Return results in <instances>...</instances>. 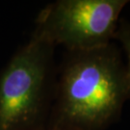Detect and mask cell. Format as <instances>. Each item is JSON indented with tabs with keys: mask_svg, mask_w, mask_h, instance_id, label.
I'll list each match as a JSON object with an SVG mask.
<instances>
[{
	"mask_svg": "<svg viewBox=\"0 0 130 130\" xmlns=\"http://www.w3.org/2000/svg\"><path fill=\"white\" fill-rule=\"evenodd\" d=\"M130 98L125 63L116 44L67 52L46 128L104 130Z\"/></svg>",
	"mask_w": 130,
	"mask_h": 130,
	"instance_id": "obj_1",
	"label": "cell"
},
{
	"mask_svg": "<svg viewBox=\"0 0 130 130\" xmlns=\"http://www.w3.org/2000/svg\"><path fill=\"white\" fill-rule=\"evenodd\" d=\"M115 40H118L119 42L121 44L122 49L124 50L126 55V78H127V84L129 89L130 93V22L127 20H120L118 29L115 34Z\"/></svg>",
	"mask_w": 130,
	"mask_h": 130,
	"instance_id": "obj_4",
	"label": "cell"
},
{
	"mask_svg": "<svg viewBox=\"0 0 130 130\" xmlns=\"http://www.w3.org/2000/svg\"><path fill=\"white\" fill-rule=\"evenodd\" d=\"M125 0H57L39 13L32 37L67 52L91 50L111 43Z\"/></svg>",
	"mask_w": 130,
	"mask_h": 130,
	"instance_id": "obj_3",
	"label": "cell"
},
{
	"mask_svg": "<svg viewBox=\"0 0 130 130\" xmlns=\"http://www.w3.org/2000/svg\"><path fill=\"white\" fill-rule=\"evenodd\" d=\"M54 46L32 37L0 72V130H44L55 83Z\"/></svg>",
	"mask_w": 130,
	"mask_h": 130,
	"instance_id": "obj_2",
	"label": "cell"
},
{
	"mask_svg": "<svg viewBox=\"0 0 130 130\" xmlns=\"http://www.w3.org/2000/svg\"><path fill=\"white\" fill-rule=\"evenodd\" d=\"M44 130H59V129H52V128H45Z\"/></svg>",
	"mask_w": 130,
	"mask_h": 130,
	"instance_id": "obj_5",
	"label": "cell"
}]
</instances>
